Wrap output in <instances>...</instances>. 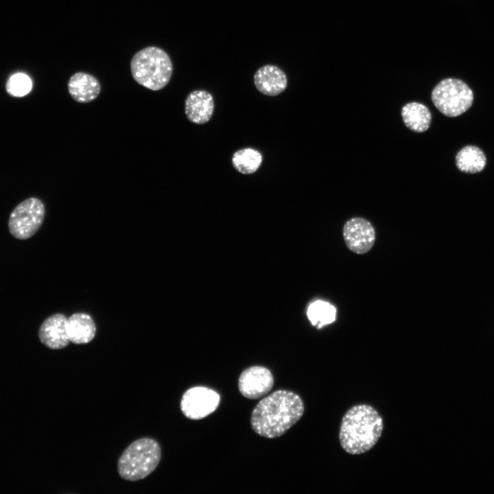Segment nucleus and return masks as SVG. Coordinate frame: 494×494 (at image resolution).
<instances>
[{
  "label": "nucleus",
  "instance_id": "nucleus-1",
  "mask_svg": "<svg viewBox=\"0 0 494 494\" xmlns=\"http://www.w3.org/2000/svg\"><path fill=\"white\" fill-rule=\"evenodd\" d=\"M304 411V403L299 395L279 390L264 397L255 406L251 414V426L263 437L277 438L296 423Z\"/></svg>",
  "mask_w": 494,
  "mask_h": 494
},
{
  "label": "nucleus",
  "instance_id": "nucleus-2",
  "mask_svg": "<svg viewBox=\"0 0 494 494\" xmlns=\"http://www.w3.org/2000/svg\"><path fill=\"white\" fill-rule=\"evenodd\" d=\"M384 421L372 405L361 403L344 414L339 430L342 448L348 454L359 455L370 450L380 438Z\"/></svg>",
  "mask_w": 494,
  "mask_h": 494
},
{
  "label": "nucleus",
  "instance_id": "nucleus-3",
  "mask_svg": "<svg viewBox=\"0 0 494 494\" xmlns=\"http://www.w3.org/2000/svg\"><path fill=\"white\" fill-rule=\"evenodd\" d=\"M130 71L138 84L148 89L158 91L169 83L173 65L169 55L163 49L150 46L132 56Z\"/></svg>",
  "mask_w": 494,
  "mask_h": 494
},
{
  "label": "nucleus",
  "instance_id": "nucleus-4",
  "mask_svg": "<svg viewBox=\"0 0 494 494\" xmlns=\"http://www.w3.org/2000/svg\"><path fill=\"white\" fill-rule=\"evenodd\" d=\"M161 458V448L154 438H141L132 442L121 454L117 462L119 476L138 481L152 473Z\"/></svg>",
  "mask_w": 494,
  "mask_h": 494
},
{
  "label": "nucleus",
  "instance_id": "nucleus-5",
  "mask_svg": "<svg viewBox=\"0 0 494 494\" xmlns=\"http://www.w3.org/2000/svg\"><path fill=\"white\" fill-rule=\"evenodd\" d=\"M431 97L434 105L442 114L454 117L460 115L471 107L473 93L462 80L449 78L436 85Z\"/></svg>",
  "mask_w": 494,
  "mask_h": 494
},
{
  "label": "nucleus",
  "instance_id": "nucleus-6",
  "mask_svg": "<svg viewBox=\"0 0 494 494\" xmlns=\"http://www.w3.org/2000/svg\"><path fill=\"white\" fill-rule=\"evenodd\" d=\"M45 215L44 203L36 197L28 198L17 204L10 213L8 230L16 239L25 240L41 227Z\"/></svg>",
  "mask_w": 494,
  "mask_h": 494
},
{
  "label": "nucleus",
  "instance_id": "nucleus-7",
  "mask_svg": "<svg viewBox=\"0 0 494 494\" xmlns=\"http://www.w3.org/2000/svg\"><path fill=\"white\" fill-rule=\"evenodd\" d=\"M220 395L204 386H195L187 390L180 401L183 414L192 420L202 419L213 413L220 403Z\"/></svg>",
  "mask_w": 494,
  "mask_h": 494
},
{
  "label": "nucleus",
  "instance_id": "nucleus-8",
  "mask_svg": "<svg viewBox=\"0 0 494 494\" xmlns=\"http://www.w3.org/2000/svg\"><path fill=\"white\" fill-rule=\"evenodd\" d=\"M343 237L350 250L362 255L372 248L375 240V232L367 220L353 217L344 224Z\"/></svg>",
  "mask_w": 494,
  "mask_h": 494
},
{
  "label": "nucleus",
  "instance_id": "nucleus-9",
  "mask_svg": "<svg viewBox=\"0 0 494 494\" xmlns=\"http://www.w3.org/2000/svg\"><path fill=\"white\" fill-rule=\"evenodd\" d=\"M274 385L271 372L263 366H251L240 375L238 387L242 395L250 399H259L266 395Z\"/></svg>",
  "mask_w": 494,
  "mask_h": 494
},
{
  "label": "nucleus",
  "instance_id": "nucleus-10",
  "mask_svg": "<svg viewBox=\"0 0 494 494\" xmlns=\"http://www.w3.org/2000/svg\"><path fill=\"white\" fill-rule=\"evenodd\" d=\"M67 319L63 314L56 313L47 317L38 329L40 341L51 349H62L69 343Z\"/></svg>",
  "mask_w": 494,
  "mask_h": 494
},
{
  "label": "nucleus",
  "instance_id": "nucleus-11",
  "mask_svg": "<svg viewBox=\"0 0 494 494\" xmlns=\"http://www.w3.org/2000/svg\"><path fill=\"white\" fill-rule=\"evenodd\" d=\"M214 99L205 90L191 91L185 101V113L192 123L204 124L212 117L214 112Z\"/></svg>",
  "mask_w": 494,
  "mask_h": 494
},
{
  "label": "nucleus",
  "instance_id": "nucleus-12",
  "mask_svg": "<svg viewBox=\"0 0 494 494\" xmlns=\"http://www.w3.org/2000/svg\"><path fill=\"white\" fill-rule=\"evenodd\" d=\"M254 83L257 89L268 96H276L283 92L287 85L284 71L272 64L260 67L255 73Z\"/></svg>",
  "mask_w": 494,
  "mask_h": 494
},
{
  "label": "nucleus",
  "instance_id": "nucleus-13",
  "mask_svg": "<svg viewBox=\"0 0 494 494\" xmlns=\"http://www.w3.org/2000/svg\"><path fill=\"white\" fill-rule=\"evenodd\" d=\"M71 97L77 102L89 103L97 97L101 86L96 78L85 72L72 75L67 83Z\"/></svg>",
  "mask_w": 494,
  "mask_h": 494
},
{
  "label": "nucleus",
  "instance_id": "nucleus-14",
  "mask_svg": "<svg viewBox=\"0 0 494 494\" xmlns=\"http://www.w3.org/2000/svg\"><path fill=\"white\" fill-rule=\"evenodd\" d=\"M96 326L92 317L85 313H75L67 319V334L69 341L75 344H85L93 340Z\"/></svg>",
  "mask_w": 494,
  "mask_h": 494
},
{
  "label": "nucleus",
  "instance_id": "nucleus-15",
  "mask_svg": "<svg viewBox=\"0 0 494 494\" xmlns=\"http://www.w3.org/2000/svg\"><path fill=\"white\" fill-rule=\"evenodd\" d=\"M401 117L406 127L416 132L426 131L432 121V114L428 108L416 102L408 103L402 107Z\"/></svg>",
  "mask_w": 494,
  "mask_h": 494
},
{
  "label": "nucleus",
  "instance_id": "nucleus-16",
  "mask_svg": "<svg viewBox=\"0 0 494 494\" xmlns=\"http://www.w3.org/2000/svg\"><path fill=\"white\" fill-rule=\"evenodd\" d=\"M486 158L484 152L474 145L462 148L456 156L458 169L464 173L480 172L485 167Z\"/></svg>",
  "mask_w": 494,
  "mask_h": 494
},
{
  "label": "nucleus",
  "instance_id": "nucleus-17",
  "mask_svg": "<svg viewBox=\"0 0 494 494\" xmlns=\"http://www.w3.org/2000/svg\"><path fill=\"white\" fill-rule=\"evenodd\" d=\"M263 161L261 153L252 148H244L236 151L232 156L234 168L242 174L257 172Z\"/></svg>",
  "mask_w": 494,
  "mask_h": 494
},
{
  "label": "nucleus",
  "instance_id": "nucleus-18",
  "mask_svg": "<svg viewBox=\"0 0 494 494\" xmlns=\"http://www.w3.org/2000/svg\"><path fill=\"white\" fill-rule=\"evenodd\" d=\"M307 314L311 324L320 328L336 320V309L327 302L316 301L310 304Z\"/></svg>",
  "mask_w": 494,
  "mask_h": 494
},
{
  "label": "nucleus",
  "instance_id": "nucleus-19",
  "mask_svg": "<svg viewBox=\"0 0 494 494\" xmlns=\"http://www.w3.org/2000/svg\"><path fill=\"white\" fill-rule=\"evenodd\" d=\"M32 88V80L23 73H17L10 76L5 85L7 93L13 97L25 96L31 91Z\"/></svg>",
  "mask_w": 494,
  "mask_h": 494
}]
</instances>
